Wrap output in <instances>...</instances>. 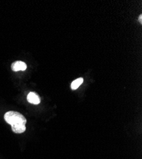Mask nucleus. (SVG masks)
Segmentation results:
<instances>
[{"instance_id": "1", "label": "nucleus", "mask_w": 142, "mask_h": 159, "mask_svg": "<svg viewBox=\"0 0 142 159\" xmlns=\"http://www.w3.org/2000/svg\"><path fill=\"white\" fill-rule=\"evenodd\" d=\"M5 120L11 126L12 130L16 134H21L25 132L27 120L20 113L10 111L4 115Z\"/></svg>"}, {"instance_id": "2", "label": "nucleus", "mask_w": 142, "mask_h": 159, "mask_svg": "<svg viewBox=\"0 0 142 159\" xmlns=\"http://www.w3.org/2000/svg\"><path fill=\"white\" fill-rule=\"evenodd\" d=\"M11 68L14 71H25L27 68V65L22 61H17L11 64Z\"/></svg>"}, {"instance_id": "3", "label": "nucleus", "mask_w": 142, "mask_h": 159, "mask_svg": "<svg viewBox=\"0 0 142 159\" xmlns=\"http://www.w3.org/2000/svg\"><path fill=\"white\" fill-rule=\"evenodd\" d=\"M27 100L30 103L38 104L40 102V98L34 92H30L27 96Z\"/></svg>"}, {"instance_id": "4", "label": "nucleus", "mask_w": 142, "mask_h": 159, "mask_svg": "<svg viewBox=\"0 0 142 159\" xmlns=\"http://www.w3.org/2000/svg\"><path fill=\"white\" fill-rule=\"evenodd\" d=\"M84 82V79L82 78H79L76 79L75 80H74L71 85V88L72 90H76L79 87V86L83 83Z\"/></svg>"}, {"instance_id": "5", "label": "nucleus", "mask_w": 142, "mask_h": 159, "mask_svg": "<svg viewBox=\"0 0 142 159\" xmlns=\"http://www.w3.org/2000/svg\"><path fill=\"white\" fill-rule=\"evenodd\" d=\"M139 20L140 22V23L141 24L142 23V15H140V17H139Z\"/></svg>"}]
</instances>
